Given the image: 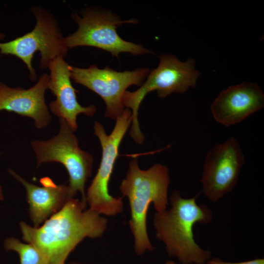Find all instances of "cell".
<instances>
[{"instance_id": "cell-2", "label": "cell", "mask_w": 264, "mask_h": 264, "mask_svg": "<svg viewBox=\"0 0 264 264\" xmlns=\"http://www.w3.org/2000/svg\"><path fill=\"white\" fill-rule=\"evenodd\" d=\"M198 196L183 198L175 191L170 198L171 208L156 212L154 217L156 237L164 243L169 255L182 264H206L211 258V252L202 249L194 237L195 224H207L213 219L209 208L198 204Z\"/></svg>"}, {"instance_id": "cell-16", "label": "cell", "mask_w": 264, "mask_h": 264, "mask_svg": "<svg viewBox=\"0 0 264 264\" xmlns=\"http://www.w3.org/2000/svg\"><path fill=\"white\" fill-rule=\"evenodd\" d=\"M206 264H264V259L256 258L241 262H229L224 261L219 258L216 257L209 260Z\"/></svg>"}, {"instance_id": "cell-19", "label": "cell", "mask_w": 264, "mask_h": 264, "mask_svg": "<svg viewBox=\"0 0 264 264\" xmlns=\"http://www.w3.org/2000/svg\"><path fill=\"white\" fill-rule=\"evenodd\" d=\"M165 264H176L175 262L173 261L169 260L167 261Z\"/></svg>"}, {"instance_id": "cell-17", "label": "cell", "mask_w": 264, "mask_h": 264, "mask_svg": "<svg viewBox=\"0 0 264 264\" xmlns=\"http://www.w3.org/2000/svg\"><path fill=\"white\" fill-rule=\"evenodd\" d=\"M3 199V195L2 187L0 185V200H1Z\"/></svg>"}, {"instance_id": "cell-11", "label": "cell", "mask_w": 264, "mask_h": 264, "mask_svg": "<svg viewBox=\"0 0 264 264\" xmlns=\"http://www.w3.org/2000/svg\"><path fill=\"white\" fill-rule=\"evenodd\" d=\"M264 107V94L255 83L244 82L222 90L210 106L218 123L229 127L240 123Z\"/></svg>"}, {"instance_id": "cell-8", "label": "cell", "mask_w": 264, "mask_h": 264, "mask_svg": "<svg viewBox=\"0 0 264 264\" xmlns=\"http://www.w3.org/2000/svg\"><path fill=\"white\" fill-rule=\"evenodd\" d=\"M74 131L64 119H60L58 133L49 140H34L31 145L38 166L43 163L57 162L63 164L69 175V186L75 193L80 192L82 202L86 204L85 186L91 176L93 159L79 146Z\"/></svg>"}, {"instance_id": "cell-13", "label": "cell", "mask_w": 264, "mask_h": 264, "mask_svg": "<svg viewBox=\"0 0 264 264\" xmlns=\"http://www.w3.org/2000/svg\"><path fill=\"white\" fill-rule=\"evenodd\" d=\"M48 80L49 75L44 73L36 84L28 89L10 87L0 82V111L31 118L39 129L46 127L51 120L44 98Z\"/></svg>"}, {"instance_id": "cell-18", "label": "cell", "mask_w": 264, "mask_h": 264, "mask_svg": "<svg viewBox=\"0 0 264 264\" xmlns=\"http://www.w3.org/2000/svg\"><path fill=\"white\" fill-rule=\"evenodd\" d=\"M5 38V35L1 32H0V40H3Z\"/></svg>"}, {"instance_id": "cell-15", "label": "cell", "mask_w": 264, "mask_h": 264, "mask_svg": "<svg viewBox=\"0 0 264 264\" xmlns=\"http://www.w3.org/2000/svg\"><path fill=\"white\" fill-rule=\"evenodd\" d=\"M6 250L16 251L20 258V264H47L41 252L32 244H25L14 238L7 239L4 242Z\"/></svg>"}, {"instance_id": "cell-3", "label": "cell", "mask_w": 264, "mask_h": 264, "mask_svg": "<svg viewBox=\"0 0 264 264\" xmlns=\"http://www.w3.org/2000/svg\"><path fill=\"white\" fill-rule=\"evenodd\" d=\"M169 183L167 166L155 164L147 170H142L136 159L130 163L126 177L122 181L120 189L129 200L131 215L129 224L134 239L135 250L138 255L147 250H153L147 231L148 208L153 203L157 212L166 210Z\"/></svg>"}, {"instance_id": "cell-12", "label": "cell", "mask_w": 264, "mask_h": 264, "mask_svg": "<svg viewBox=\"0 0 264 264\" xmlns=\"http://www.w3.org/2000/svg\"><path fill=\"white\" fill-rule=\"evenodd\" d=\"M69 66L63 57L55 58L49 65L48 89L56 99L49 103V107L55 115L65 120L75 132L78 128L77 116L83 113L92 116L97 109L94 105L83 107L78 103L77 90L71 81Z\"/></svg>"}, {"instance_id": "cell-9", "label": "cell", "mask_w": 264, "mask_h": 264, "mask_svg": "<svg viewBox=\"0 0 264 264\" xmlns=\"http://www.w3.org/2000/svg\"><path fill=\"white\" fill-rule=\"evenodd\" d=\"M69 71L70 78L75 83L86 87L102 98L106 105L105 116L116 119L124 110L123 98L126 89L132 85H141L149 69L117 71L109 67L99 68L92 65L88 68L70 66Z\"/></svg>"}, {"instance_id": "cell-6", "label": "cell", "mask_w": 264, "mask_h": 264, "mask_svg": "<svg viewBox=\"0 0 264 264\" xmlns=\"http://www.w3.org/2000/svg\"><path fill=\"white\" fill-rule=\"evenodd\" d=\"M72 18L78 25L77 30L65 37L68 49L78 46L96 47L118 57L122 53L132 55L151 53L141 44L122 39L117 27L123 23H136V20L122 21L109 12L94 9L82 10L79 14L73 13Z\"/></svg>"}, {"instance_id": "cell-10", "label": "cell", "mask_w": 264, "mask_h": 264, "mask_svg": "<svg viewBox=\"0 0 264 264\" xmlns=\"http://www.w3.org/2000/svg\"><path fill=\"white\" fill-rule=\"evenodd\" d=\"M244 157L240 144L234 137L218 143L207 153L200 182L206 197L217 202L236 186Z\"/></svg>"}, {"instance_id": "cell-5", "label": "cell", "mask_w": 264, "mask_h": 264, "mask_svg": "<svg viewBox=\"0 0 264 264\" xmlns=\"http://www.w3.org/2000/svg\"><path fill=\"white\" fill-rule=\"evenodd\" d=\"M36 19V24L29 32L6 42H0V53L13 55L26 66L29 77L35 81L37 75L32 64L34 54L41 55L40 68L45 69L52 61L59 57L66 58L68 51L65 37L57 20L47 10L34 6L30 9Z\"/></svg>"}, {"instance_id": "cell-14", "label": "cell", "mask_w": 264, "mask_h": 264, "mask_svg": "<svg viewBox=\"0 0 264 264\" xmlns=\"http://www.w3.org/2000/svg\"><path fill=\"white\" fill-rule=\"evenodd\" d=\"M8 172L25 188L34 227L59 211L76 194L68 185H56L48 177L41 179L43 186L40 187L27 182L11 169Z\"/></svg>"}, {"instance_id": "cell-4", "label": "cell", "mask_w": 264, "mask_h": 264, "mask_svg": "<svg viewBox=\"0 0 264 264\" xmlns=\"http://www.w3.org/2000/svg\"><path fill=\"white\" fill-rule=\"evenodd\" d=\"M200 72L195 68V61L190 58L184 62L172 54L159 57L157 67L149 72L147 79L140 88L134 91L126 90L123 103L124 107L132 111L130 135L138 144L144 140L138 121V109L146 95L155 90L159 98H165L172 93H184L190 88H194Z\"/></svg>"}, {"instance_id": "cell-1", "label": "cell", "mask_w": 264, "mask_h": 264, "mask_svg": "<svg viewBox=\"0 0 264 264\" xmlns=\"http://www.w3.org/2000/svg\"><path fill=\"white\" fill-rule=\"evenodd\" d=\"M77 199L72 198L41 227L20 223L23 240L33 245L47 264H64L69 254L86 237L96 238L105 231L107 220Z\"/></svg>"}, {"instance_id": "cell-7", "label": "cell", "mask_w": 264, "mask_h": 264, "mask_svg": "<svg viewBox=\"0 0 264 264\" xmlns=\"http://www.w3.org/2000/svg\"><path fill=\"white\" fill-rule=\"evenodd\" d=\"M131 123L132 112L128 108L116 118L115 126L109 135L101 124L94 123V133L99 140L102 154L98 171L88 189L86 200L89 209L99 214L114 216L123 211L122 198H113L109 194V184L120 145Z\"/></svg>"}]
</instances>
